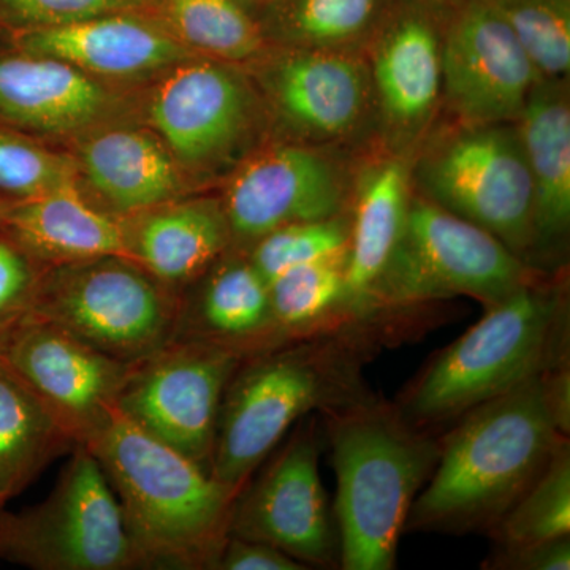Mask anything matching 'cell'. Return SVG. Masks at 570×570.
<instances>
[{"instance_id":"6da1fadb","label":"cell","mask_w":570,"mask_h":570,"mask_svg":"<svg viewBox=\"0 0 570 570\" xmlns=\"http://www.w3.org/2000/svg\"><path fill=\"white\" fill-rule=\"evenodd\" d=\"M566 439L547 404L542 376L472 409L439 439L436 466L404 531L489 534Z\"/></svg>"},{"instance_id":"7a4b0ae2","label":"cell","mask_w":570,"mask_h":570,"mask_svg":"<svg viewBox=\"0 0 570 570\" xmlns=\"http://www.w3.org/2000/svg\"><path fill=\"white\" fill-rule=\"evenodd\" d=\"M360 336L322 330L246 356L220 403L213 478L238 493L295 423L373 395L363 384Z\"/></svg>"},{"instance_id":"3957f363","label":"cell","mask_w":570,"mask_h":570,"mask_svg":"<svg viewBox=\"0 0 570 570\" xmlns=\"http://www.w3.org/2000/svg\"><path fill=\"white\" fill-rule=\"evenodd\" d=\"M110 482L148 569H214L235 491L115 407L86 444Z\"/></svg>"},{"instance_id":"277c9868","label":"cell","mask_w":570,"mask_h":570,"mask_svg":"<svg viewBox=\"0 0 570 570\" xmlns=\"http://www.w3.org/2000/svg\"><path fill=\"white\" fill-rule=\"evenodd\" d=\"M324 417L336 475L340 566L392 570L412 504L436 466L439 439L374 395Z\"/></svg>"},{"instance_id":"5b68a950","label":"cell","mask_w":570,"mask_h":570,"mask_svg":"<svg viewBox=\"0 0 570 570\" xmlns=\"http://www.w3.org/2000/svg\"><path fill=\"white\" fill-rule=\"evenodd\" d=\"M569 362V309L538 279L487 307L478 324L439 352L395 404L419 430L461 415Z\"/></svg>"},{"instance_id":"8992f818","label":"cell","mask_w":570,"mask_h":570,"mask_svg":"<svg viewBox=\"0 0 570 570\" xmlns=\"http://www.w3.org/2000/svg\"><path fill=\"white\" fill-rule=\"evenodd\" d=\"M535 273L497 236L425 197H412L406 227L362 317L459 295L489 307L538 279Z\"/></svg>"},{"instance_id":"52a82bcc","label":"cell","mask_w":570,"mask_h":570,"mask_svg":"<svg viewBox=\"0 0 570 570\" xmlns=\"http://www.w3.org/2000/svg\"><path fill=\"white\" fill-rule=\"evenodd\" d=\"M179 298L130 258H91L43 272L32 314L97 351L138 363L175 340Z\"/></svg>"},{"instance_id":"ba28073f","label":"cell","mask_w":570,"mask_h":570,"mask_svg":"<svg viewBox=\"0 0 570 570\" xmlns=\"http://www.w3.org/2000/svg\"><path fill=\"white\" fill-rule=\"evenodd\" d=\"M0 560L33 570L148 569L102 466L81 444L43 501L0 509Z\"/></svg>"},{"instance_id":"9c48e42d","label":"cell","mask_w":570,"mask_h":570,"mask_svg":"<svg viewBox=\"0 0 570 570\" xmlns=\"http://www.w3.org/2000/svg\"><path fill=\"white\" fill-rule=\"evenodd\" d=\"M417 181L428 200L497 236L530 265L532 183L515 122L460 124L428 146Z\"/></svg>"},{"instance_id":"30bf717a","label":"cell","mask_w":570,"mask_h":570,"mask_svg":"<svg viewBox=\"0 0 570 570\" xmlns=\"http://www.w3.org/2000/svg\"><path fill=\"white\" fill-rule=\"evenodd\" d=\"M243 360L216 344L171 341L134 366L116 409L134 425L212 472L220 403Z\"/></svg>"},{"instance_id":"8fae6325","label":"cell","mask_w":570,"mask_h":570,"mask_svg":"<svg viewBox=\"0 0 570 570\" xmlns=\"http://www.w3.org/2000/svg\"><path fill=\"white\" fill-rule=\"evenodd\" d=\"M302 425L236 493L228 535L268 543L306 569L326 568L336 562L340 539L318 474L317 420Z\"/></svg>"},{"instance_id":"7c38bea8","label":"cell","mask_w":570,"mask_h":570,"mask_svg":"<svg viewBox=\"0 0 570 570\" xmlns=\"http://www.w3.org/2000/svg\"><path fill=\"white\" fill-rule=\"evenodd\" d=\"M540 75L489 0H461L442 32V92L466 126L519 119Z\"/></svg>"},{"instance_id":"4fadbf2b","label":"cell","mask_w":570,"mask_h":570,"mask_svg":"<svg viewBox=\"0 0 570 570\" xmlns=\"http://www.w3.org/2000/svg\"><path fill=\"white\" fill-rule=\"evenodd\" d=\"M0 358L48 404L78 444L107 423L137 363L102 354L29 314L0 340Z\"/></svg>"},{"instance_id":"5bb4252c","label":"cell","mask_w":570,"mask_h":570,"mask_svg":"<svg viewBox=\"0 0 570 570\" xmlns=\"http://www.w3.org/2000/svg\"><path fill=\"white\" fill-rule=\"evenodd\" d=\"M344 184L335 164L307 146H276L236 174L223 206L234 242L254 245L285 225L341 216Z\"/></svg>"},{"instance_id":"9a60e30c","label":"cell","mask_w":570,"mask_h":570,"mask_svg":"<svg viewBox=\"0 0 570 570\" xmlns=\"http://www.w3.org/2000/svg\"><path fill=\"white\" fill-rule=\"evenodd\" d=\"M448 14L422 0H393L367 43L374 97L397 145L414 140L436 110Z\"/></svg>"},{"instance_id":"2e32d148","label":"cell","mask_w":570,"mask_h":570,"mask_svg":"<svg viewBox=\"0 0 570 570\" xmlns=\"http://www.w3.org/2000/svg\"><path fill=\"white\" fill-rule=\"evenodd\" d=\"M265 81L285 121L321 142L354 134L374 99L370 67L358 52L288 48Z\"/></svg>"},{"instance_id":"e0dca14e","label":"cell","mask_w":570,"mask_h":570,"mask_svg":"<svg viewBox=\"0 0 570 570\" xmlns=\"http://www.w3.org/2000/svg\"><path fill=\"white\" fill-rule=\"evenodd\" d=\"M250 110L245 82L212 62L171 71L149 108L157 132L187 164L213 163L235 149L247 132Z\"/></svg>"},{"instance_id":"ac0fdd59","label":"cell","mask_w":570,"mask_h":570,"mask_svg":"<svg viewBox=\"0 0 570 570\" xmlns=\"http://www.w3.org/2000/svg\"><path fill=\"white\" fill-rule=\"evenodd\" d=\"M532 183V262L562 254L570 227L568 78H540L515 121ZM535 269V268H534Z\"/></svg>"},{"instance_id":"d6986e66","label":"cell","mask_w":570,"mask_h":570,"mask_svg":"<svg viewBox=\"0 0 570 570\" xmlns=\"http://www.w3.org/2000/svg\"><path fill=\"white\" fill-rule=\"evenodd\" d=\"M209 269L197 294L179 298L175 340L216 344L243 358L281 344L269 284L249 257L225 258Z\"/></svg>"},{"instance_id":"ffe728a7","label":"cell","mask_w":570,"mask_h":570,"mask_svg":"<svg viewBox=\"0 0 570 570\" xmlns=\"http://www.w3.org/2000/svg\"><path fill=\"white\" fill-rule=\"evenodd\" d=\"M3 235L43 268L110 255L130 258L124 220L86 202L77 186L14 200Z\"/></svg>"},{"instance_id":"44dd1931","label":"cell","mask_w":570,"mask_h":570,"mask_svg":"<svg viewBox=\"0 0 570 570\" xmlns=\"http://www.w3.org/2000/svg\"><path fill=\"white\" fill-rule=\"evenodd\" d=\"M29 55L61 59L86 73L132 77L189 59V50L167 33L132 18L104 17L50 28H32L17 37Z\"/></svg>"},{"instance_id":"7402d4cb","label":"cell","mask_w":570,"mask_h":570,"mask_svg":"<svg viewBox=\"0 0 570 570\" xmlns=\"http://www.w3.org/2000/svg\"><path fill=\"white\" fill-rule=\"evenodd\" d=\"M124 225L130 258L175 294L204 276L234 243L223 206L212 202L157 206Z\"/></svg>"},{"instance_id":"603a6c76","label":"cell","mask_w":570,"mask_h":570,"mask_svg":"<svg viewBox=\"0 0 570 570\" xmlns=\"http://www.w3.org/2000/svg\"><path fill=\"white\" fill-rule=\"evenodd\" d=\"M108 94L86 71L48 56L0 58V118L40 132H69L96 121Z\"/></svg>"},{"instance_id":"cb8c5ba5","label":"cell","mask_w":570,"mask_h":570,"mask_svg":"<svg viewBox=\"0 0 570 570\" xmlns=\"http://www.w3.org/2000/svg\"><path fill=\"white\" fill-rule=\"evenodd\" d=\"M411 198L407 168L401 160L373 165L363 176L356 193L346 255L351 314L363 316L367 295L406 227Z\"/></svg>"},{"instance_id":"d4e9b609","label":"cell","mask_w":570,"mask_h":570,"mask_svg":"<svg viewBox=\"0 0 570 570\" xmlns=\"http://www.w3.org/2000/svg\"><path fill=\"white\" fill-rule=\"evenodd\" d=\"M92 189L118 214H140L170 202L179 189L174 159L151 135L112 129L81 151Z\"/></svg>"},{"instance_id":"484cf974","label":"cell","mask_w":570,"mask_h":570,"mask_svg":"<svg viewBox=\"0 0 570 570\" xmlns=\"http://www.w3.org/2000/svg\"><path fill=\"white\" fill-rule=\"evenodd\" d=\"M77 445L58 415L0 358V505Z\"/></svg>"},{"instance_id":"4316f807","label":"cell","mask_w":570,"mask_h":570,"mask_svg":"<svg viewBox=\"0 0 570 570\" xmlns=\"http://www.w3.org/2000/svg\"><path fill=\"white\" fill-rule=\"evenodd\" d=\"M393 0H269L266 29L295 50L358 52Z\"/></svg>"},{"instance_id":"83f0119b","label":"cell","mask_w":570,"mask_h":570,"mask_svg":"<svg viewBox=\"0 0 570 570\" xmlns=\"http://www.w3.org/2000/svg\"><path fill=\"white\" fill-rule=\"evenodd\" d=\"M273 318L281 343L326 330L348 311L346 257L287 269L269 283Z\"/></svg>"},{"instance_id":"f1b7e54d","label":"cell","mask_w":570,"mask_h":570,"mask_svg":"<svg viewBox=\"0 0 570 570\" xmlns=\"http://www.w3.org/2000/svg\"><path fill=\"white\" fill-rule=\"evenodd\" d=\"M498 546L570 538V452L562 441L542 475L489 532Z\"/></svg>"},{"instance_id":"f546056e","label":"cell","mask_w":570,"mask_h":570,"mask_svg":"<svg viewBox=\"0 0 570 570\" xmlns=\"http://www.w3.org/2000/svg\"><path fill=\"white\" fill-rule=\"evenodd\" d=\"M176 31L190 47L224 61H247L264 48L261 26L236 0H165Z\"/></svg>"},{"instance_id":"4dcf8cb0","label":"cell","mask_w":570,"mask_h":570,"mask_svg":"<svg viewBox=\"0 0 570 570\" xmlns=\"http://www.w3.org/2000/svg\"><path fill=\"white\" fill-rule=\"evenodd\" d=\"M542 78L570 70V0H489Z\"/></svg>"},{"instance_id":"1f68e13d","label":"cell","mask_w":570,"mask_h":570,"mask_svg":"<svg viewBox=\"0 0 570 570\" xmlns=\"http://www.w3.org/2000/svg\"><path fill=\"white\" fill-rule=\"evenodd\" d=\"M351 224L343 216L285 225L258 239L250 249V264L272 283L287 269L347 255Z\"/></svg>"},{"instance_id":"d6a6232c","label":"cell","mask_w":570,"mask_h":570,"mask_svg":"<svg viewBox=\"0 0 570 570\" xmlns=\"http://www.w3.org/2000/svg\"><path fill=\"white\" fill-rule=\"evenodd\" d=\"M67 186H75L70 160L0 127V194L26 200Z\"/></svg>"},{"instance_id":"836d02e7","label":"cell","mask_w":570,"mask_h":570,"mask_svg":"<svg viewBox=\"0 0 570 570\" xmlns=\"http://www.w3.org/2000/svg\"><path fill=\"white\" fill-rule=\"evenodd\" d=\"M45 269L6 235L0 236V340L32 313Z\"/></svg>"},{"instance_id":"e575fe53","label":"cell","mask_w":570,"mask_h":570,"mask_svg":"<svg viewBox=\"0 0 570 570\" xmlns=\"http://www.w3.org/2000/svg\"><path fill=\"white\" fill-rule=\"evenodd\" d=\"M141 0H2L3 6L18 20L33 28H50L91 20L132 9Z\"/></svg>"},{"instance_id":"d590c367","label":"cell","mask_w":570,"mask_h":570,"mask_svg":"<svg viewBox=\"0 0 570 570\" xmlns=\"http://www.w3.org/2000/svg\"><path fill=\"white\" fill-rule=\"evenodd\" d=\"M485 569L502 570H569L570 538L523 546H498L483 562Z\"/></svg>"},{"instance_id":"8d00e7d4","label":"cell","mask_w":570,"mask_h":570,"mask_svg":"<svg viewBox=\"0 0 570 570\" xmlns=\"http://www.w3.org/2000/svg\"><path fill=\"white\" fill-rule=\"evenodd\" d=\"M216 570H303L302 562L288 557L287 553L264 542H255L227 535L219 557Z\"/></svg>"},{"instance_id":"74e56055","label":"cell","mask_w":570,"mask_h":570,"mask_svg":"<svg viewBox=\"0 0 570 570\" xmlns=\"http://www.w3.org/2000/svg\"><path fill=\"white\" fill-rule=\"evenodd\" d=\"M14 200H10L6 195L0 194V236L3 235V227H6L7 214H9L11 205Z\"/></svg>"},{"instance_id":"f35d334b","label":"cell","mask_w":570,"mask_h":570,"mask_svg":"<svg viewBox=\"0 0 570 570\" xmlns=\"http://www.w3.org/2000/svg\"><path fill=\"white\" fill-rule=\"evenodd\" d=\"M428 6L434 7V9L442 11H450L453 7L459 6L461 0H422Z\"/></svg>"},{"instance_id":"ab89813d","label":"cell","mask_w":570,"mask_h":570,"mask_svg":"<svg viewBox=\"0 0 570 570\" xmlns=\"http://www.w3.org/2000/svg\"><path fill=\"white\" fill-rule=\"evenodd\" d=\"M0 509H2V505H0Z\"/></svg>"}]
</instances>
